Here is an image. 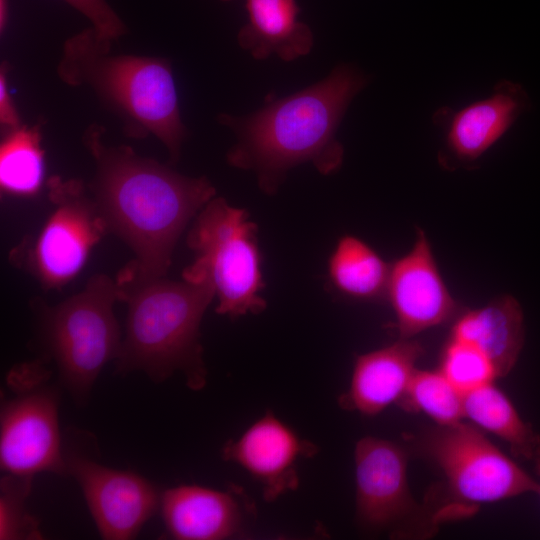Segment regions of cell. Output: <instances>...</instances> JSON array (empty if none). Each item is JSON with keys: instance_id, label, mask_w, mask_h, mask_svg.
Returning a JSON list of instances; mask_svg holds the SVG:
<instances>
[{"instance_id": "obj_1", "label": "cell", "mask_w": 540, "mask_h": 540, "mask_svg": "<svg viewBox=\"0 0 540 540\" xmlns=\"http://www.w3.org/2000/svg\"><path fill=\"white\" fill-rule=\"evenodd\" d=\"M103 133L93 124L83 136L95 162L90 191L107 232L134 254L115 280L125 285L164 277L181 233L215 188L204 176L187 177L129 146H107Z\"/></svg>"}, {"instance_id": "obj_2", "label": "cell", "mask_w": 540, "mask_h": 540, "mask_svg": "<svg viewBox=\"0 0 540 540\" xmlns=\"http://www.w3.org/2000/svg\"><path fill=\"white\" fill-rule=\"evenodd\" d=\"M368 77L342 64L322 81L270 102L247 117L219 115L238 141L228 154L230 165L253 170L260 188L273 193L292 167L311 162L322 174L336 171L344 150L337 129Z\"/></svg>"}, {"instance_id": "obj_3", "label": "cell", "mask_w": 540, "mask_h": 540, "mask_svg": "<svg viewBox=\"0 0 540 540\" xmlns=\"http://www.w3.org/2000/svg\"><path fill=\"white\" fill-rule=\"evenodd\" d=\"M111 46L93 28L68 38L57 67L59 78L69 86L92 89L122 119L127 136H155L168 150L170 162H176L186 129L169 61L113 55Z\"/></svg>"}, {"instance_id": "obj_4", "label": "cell", "mask_w": 540, "mask_h": 540, "mask_svg": "<svg viewBox=\"0 0 540 540\" xmlns=\"http://www.w3.org/2000/svg\"><path fill=\"white\" fill-rule=\"evenodd\" d=\"M118 288L127 318L117 371H142L155 382L181 372L189 388L202 389L207 372L200 324L215 297L210 283L164 276Z\"/></svg>"}, {"instance_id": "obj_5", "label": "cell", "mask_w": 540, "mask_h": 540, "mask_svg": "<svg viewBox=\"0 0 540 540\" xmlns=\"http://www.w3.org/2000/svg\"><path fill=\"white\" fill-rule=\"evenodd\" d=\"M415 447L444 476L445 489L427 500L441 523L471 516L482 504L537 491V480L473 424L435 425L416 438Z\"/></svg>"}, {"instance_id": "obj_6", "label": "cell", "mask_w": 540, "mask_h": 540, "mask_svg": "<svg viewBox=\"0 0 540 540\" xmlns=\"http://www.w3.org/2000/svg\"><path fill=\"white\" fill-rule=\"evenodd\" d=\"M256 234L247 212L222 197H213L195 217L187 237L195 258L183 278L209 282L220 315L237 318L266 307Z\"/></svg>"}, {"instance_id": "obj_7", "label": "cell", "mask_w": 540, "mask_h": 540, "mask_svg": "<svg viewBox=\"0 0 540 540\" xmlns=\"http://www.w3.org/2000/svg\"><path fill=\"white\" fill-rule=\"evenodd\" d=\"M116 301V280L96 274L79 293L55 306L40 307L46 346L76 400H86L103 367L119 356L122 340L113 311Z\"/></svg>"}, {"instance_id": "obj_8", "label": "cell", "mask_w": 540, "mask_h": 540, "mask_svg": "<svg viewBox=\"0 0 540 540\" xmlns=\"http://www.w3.org/2000/svg\"><path fill=\"white\" fill-rule=\"evenodd\" d=\"M47 187L50 214L37 235L14 249L11 257L50 290L78 275L107 228L82 181L54 176Z\"/></svg>"}, {"instance_id": "obj_9", "label": "cell", "mask_w": 540, "mask_h": 540, "mask_svg": "<svg viewBox=\"0 0 540 540\" xmlns=\"http://www.w3.org/2000/svg\"><path fill=\"white\" fill-rule=\"evenodd\" d=\"M356 520L368 533L424 539L441 524L430 506L418 503L408 484V454L398 443L366 436L355 446Z\"/></svg>"}, {"instance_id": "obj_10", "label": "cell", "mask_w": 540, "mask_h": 540, "mask_svg": "<svg viewBox=\"0 0 540 540\" xmlns=\"http://www.w3.org/2000/svg\"><path fill=\"white\" fill-rule=\"evenodd\" d=\"M0 466L5 473L17 476L67 472L61 448L58 397L52 388L37 383L25 385L23 392L4 402L0 417Z\"/></svg>"}, {"instance_id": "obj_11", "label": "cell", "mask_w": 540, "mask_h": 540, "mask_svg": "<svg viewBox=\"0 0 540 540\" xmlns=\"http://www.w3.org/2000/svg\"><path fill=\"white\" fill-rule=\"evenodd\" d=\"M518 82L499 80L490 94L465 106H440L432 123L442 133L439 161L446 168L472 167L531 108Z\"/></svg>"}, {"instance_id": "obj_12", "label": "cell", "mask_w": 540, "mask_h": 540, "mask_svg": "<svg viewBox=\"0 0 540 540\" xmlns=\"http://www.w3.org/2000/svg\"><path fill=\"white\" fill-rule=\"evenodd\" d=\"M66 465L103 539L134 538L160 508L158 489L137 473L105 467L76 455L66 457Z\"/></svg>"}, {"instance_id": "obj_13", "label": "cell", "mask_w": 540, "mask_h": 540, "mask_svg": "<svg viewBox=\"0 0 540 540\" xmlns=\"http://www.w3.org/2000/svg\"><path fill=\"white\" fill-rule=\"evenodd\" d=\"M386 295L402 339L442 325L457 314L458 304L443 280L423 230L417 231L412 248L391 265Z\"/></svg>"}, {"instance_id": "obj_14", "label": "cell", "mask_w": 540, "mask_h": 540, "mask_svg": "<svg viewBox=\"0 0 540 540\" xmlns=\"http://www.w3.org/2000/svg\"><path fill=\"white\" fill-rule=\"evenodd\" d=\"M316 452L314 444L268 411L223 446L222 458L249 473L261 484L264 499L272 502L298 487V461Z\"/></svg>"}, {"instance_id": "obj_15", "label": "cell", "mask_w": 540, "mask_h": 540, "mask_svg": "<svg viewBox=\"0 0 540 540\" xmlns=\"http://www.w3.org/2000/svg\"><path fill=\"white\" fill-rule=\"evenodd\" d=\"M166 530L179 540H223L243 534L248 505L237 490L180 485L161 494Z\"/></svg>"}, {"instance_id": "obj_16", "label": "cell", "mask_w": 540, "mask_h": 540, "mask_svg": "<svg viewBox=\"0 0 540 540\" xmlns=\"http://www.w3.org/2000/svg\"><path fill=\"white\" fill-rule=\"evenodd\" d=\"M423 353L417 341L400 338L391 345L357 356L350 386L339 399L341 407L374 416L398 403Z\"/></svg>"}, {"instance_id": "obj_17", "label": "cell", "mask_w": 540, "mask_h": 540, "mask_svg": "<svg viewBox=\"0 0 540 540\" xmlns=\"http://www.w3.org/2000/svg\"><path fill=\"white\" fill-rule=\"evenodd\" d=\"M451 338L477 347L493 363L498 377L506 376L516 364L524 344L522 308L512 296L497 297L458 317Z\"/></svg>"}, {"instance_id": "obj_18", "label": "cell", "mask_w": 540, "mask_h": 540, "mask_svg": "<svg viewBox=\"0 0 540 540\" xmlns=\"http://www.w3.org/2000/svg\"><path fill=\"white\" fill-rule=\"evenodd\" d=\"M248 22L238 33L239 45L258 60L272 54L291 61L310 52L313 34L299 22L296 0H246Z\"/></svg>"}, {"instance_id": "obj_19", "label": "cell", "mask_w": 540, "mask_h": 540, "mask_svg": "<svg viewBox=\"0 0 540 540\" xmlns=\"http://www.w3.org/2000/svg\"><path fill=\"white\" fill-rule=\"evenodd\" d=\"M463 407L464 418L474 426L503 440L514 456L532 461L540 445V435L493 383L464 394Z\"/></svg>"}, {"instance_id": "obj_20", "label": "cell", "mask_w": 540, "mask_h": 540, "mask_svg": "<svg viewBox=\"0 0 540 540\" xmlns=\"http://www.w3.org/2000/svg\"><path fill=\"white\" fill-rule=\"evenodd\" d=\"M390 265L360 238L339 239L328 261L332 285L342 294L359 300L386 295Z\"/></svg>"}, {"instance_id": "obj_21", "label": "cell", "mask_w": 540, "mask_h": 540, "mask_svg": "<svg viewBox=\"0 0 540 540\" xmlns=\"http://www.w3.org/2000/svg\"><path fill=\"white\" fill-rule=\"evenodd\" d=\"M45 177L44 151L38 127L9 130L0 146V187L18 197L36 195Z\"/></svg>"}, {"instance_id": "obj_22", "label": "cell", "mask_w": 540, "mask_h": 540, "mask_svg": "<svg viewBox=\"0 0 540 540\" xmlns=\"http://www.w3.org/2000/svg\"><path fill=\"white\" fill-rule=\"evenodd\" d=\"M463 397L439 369H417L398 404L423 413L436 425H451L464 418Z\"/></svg>"}, {"instance_id": "obj_23", "label": "cell", "mask_w": 540, "mask_h": 540, "mask_svg": "<svg viewBox=\"0 0 540 540\" xmlns=\"http://www.w3.org/2000/svg\"><path fill=\"white\" fill-rule=\"evenodd\" d=\"M439 370L463 395L498 378L493 363L482 351L451 337L442 352Z\"/></svg>"}, {"instance_id": "obj_24", "label": "cell", "mask_w": 540, "mask_h": 540, "mask_svg": "<svg viewBox=\"0 0 540 540\" xmlns=\"http://www.w3.org/2000/svg\"><path fill=\"white\" fill-rule=\"evenodd\" d=\"M30 476L5 473L0 482V539H41L38 522L26 509Z\"/></svg>"}, {"instance_id": "obj_25", "label": "cell", "mask_w": 540, "mask_h": 540, "mask_svg": "<svg viewBox=\"0 0 540 540\" xmlns=\"http://www.w3.org/2000/svg\"><path fill=\"white\" fill-rule=\"evenodd\" d=\"M92 23L103 41L112 44L126 33V26L106 0H64Z\"/></svg>"}, {"instance_id": "obj_26", "label": "cell", "mask_w": 540, "mask_h": 540, "mask_svg": "<svg viewBox=\"0 0 540 540\" xmlns=\"http://www.w3.org/2000/svg\"><path fill=\"white\" fill-rule=\"evenodd\" d=\"M0 123L7 131L20 127V118L8 89L6 63L0 69Z\"/></svg>"}, {"instance_id": "obj_27", "label": "cell", "mask_w": 540, "mask_h": 540, "mask_svg": "<svg viewBox=\"0 0 540 540\" xmlns=\"http://www.w3.org/2000/svg\"><path fill=\"white\" fill-rule=\"evenodd\" d=\"M8 21V1L0 0V30L1 32L6 28Z\"/></svg>"}, {"instance_id": "obj_28", "label": "cell", "mask_w": 540, "mask_h": 540, "mask_svg": "<svg viewBox=\"0 0 540 540\" xmlns=\"http://www.w3.org/2000/svg\"><path fill=\"white\" fill-rule=\"evenodd\" d=\"M532 461L534 462V465H535V473L537 475V483H538V486H537V491H536V494L540 496V445L532 459Z\"/></svg>"}, {"instance_id": "obj_29", "label": "cell", "mask_w": 540, "mask_h": 540, "mask_svg": "<svg viewBox=\"0 0 540 540\" xmlns=\"http://www.w3.org/2000/svg\"><path fill=\"white\" fill-rule=\"evenodd\" d=\"M222 1H231V0H222Z\"/></svg>"}]
</instances>
